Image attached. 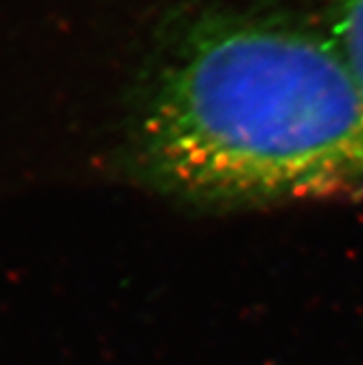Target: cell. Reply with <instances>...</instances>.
Masks as SVG:
<instances>
[{"mask_svg":"<svg viewBox=\"0 0 363 365\" xmlns=\"http://www.w3.org/2000/svg\"><path fill=\"white\" fill-rule=\"evenodd\" d=\"M138 156L154 184L204 202L363 199V91L334 39L208 19L158 76Z\"/></svg>","mask_w":363,"mask_h":365,"instance_id":"obj_1","label":"cell"},{"mask_svg":"<svg viewBox=\"0 0 363 365\" xmlns=\"http://www.w3.org/2000/svg\"><path fill=\"white\" fill-rule=\"evenodd\" d=\"M334 41L363 91V0H327Z\"/></svg>","mask_w":363,"mask_h":365,"instance_id":"obj_2","label":"cell"}]
</instances>
